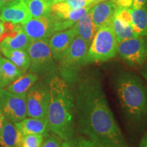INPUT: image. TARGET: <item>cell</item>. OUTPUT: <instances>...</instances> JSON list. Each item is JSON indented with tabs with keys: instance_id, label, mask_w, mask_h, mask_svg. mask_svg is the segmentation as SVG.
Here are the masks:
<instances>
[{
	"instance_id": "6da1fadb",
	"label": "cell",
	"mask_w": 147,
	"mask_h": 147,
	"mask_svg": "<svg viewBox=\"0 0 147 147\" xmlns=\"http://www.w3.org/2000/svg\"><path fill=\"white\" fill-rule=\"evenodd\" d=\"M74 93L80 133L104 147H128L112 113L100 76L93 72L78 78Z\"/></svg>"
},
{
	"instance_id": "7a4b0ae2",
	"label": "cell",
	"mask_w": 147,
	"mask_h": 147,
	"mask_svg": "<svg viewBox=\"0 0 147 147\" xmlns=\"http://www.w3.org/2000/svg\"><path fill=\"white\" fill-rule=\"evenodd\" d=\"M49 88V129L64 141L71 140L74 135V93L65 80L57 76L51 77Z\"/></svg>"
},
{
	"instance_id": "3957f363",
	"label": "cell",
	"mask_w": 147,
	"mask_h": 147,
	"mask_svg": "<svg viewBox=\"0 0 147 147\" xmlns=\"http://www.w3.org/2000/svg\"><path fill=\"white\" fill-rule=\"evenodd\" d=\"M121 108L129 119L139 122L147 118V88L135 74L123 71L116 78Z\"/></svg>"
},
{
	"instance_id": "277c9868",
	"label": "cell",
	"mask_w": 147,
	"mask_h": 147,
	"mask_svg": "<svg viewBox=\"0 0 147 147\" xmlns=\"http://www.w3.org/2000/svg\"><path fill=\"white\" fill-rule=\"evenodd\" d=\"M89 46V44L76 36L69 49L58 61V70L61 78L65 80L69 87L76 83L82 67L90 63Z\"/></svg>"
},
{
	"instance_id": "5b68a950",
	"label": "cell",
	"mask_w": 147,
	"mask_h": 147,
	"mask_svg": "<svg viewBox=\"0 0 147 147\" xmlns=\"http://www.w3.org/2000/svg\"><path fill=\"white\" fill-rule=\"evenodd\" d=\"M117 47L118 42L111 19L97 29L89 46V62H103L111 59L117 54Z\"/></svg>"
},
{
	"instance_id": "8992f818",
	"label": "cell",
	"mask_w": 147,
	"mask_h": 147,
	"mask_svg": "<svg viewBox=\"0 0 147 147\" xmlns=\"http://www.w3.org/2000/svg\"><path fill=\"white\" fill-rule=\"evenodd\" d=\"M27 51L30 58L29 69L31 73L37 76H55L57 67L51 53L49 39L32 40Z\"/></svg>"
},
{
	"instance_id": "52a82bcc",
	"label": "cell",
	"mask_w": 147,
	"mask_h": 147,
	"mask_svg": "<svg viewBox=\"0 0 147 147\" xmlns=\"http://www.w3.org/2000/svg\"><path fill=\"white\" fill-rule=\"evenodd\" d=\"M0 112L5 120L12 123L27 117L26 94L16 95L0 89Z\"/></svg>"
},
{
	"instance_id": "ba28073f",
	"label": "cell",
	"mask_w": 147,
	"mask_h": 147,
	"mask_svg": "<svg viewBox=\"0 0 147 147\" xmlns=\"http://www.w3.org/2000/svg\"><path fill=\"white\" fill-rule=\"evenodd\" d=\"M49 103V85L36 82L26 93L27 115L31 118L47 119Z\"/></svg>"
},
{
	"instance_id": "9c48e42d",
	"label": "cell",
	"mask_w": 147,
	"mask_h": 147,
	"mask_svg": "<svg viewBox=\"0 0 147 147\" xmlns=\"http://www.w3.org/2000/svg\"><path fill=\"white\" fill-rule=\"evenodd\" d=\"M21 28L31 40L49 39L55 33L60 32L59 23L52 14L38 18H32Z\"/></svg>"
},
{
	"instance_id": "30bf717a",
	"label": "cell",
	"mask_w": 147,
	"mask_h": 147,
	"mask_svg": "<svg viewBox=\"0 0 147 147\" xmlns=\"http://www.w3.org/2000/svg\"><path fill=\"white\" fill-rule=\"evenodd\" d=\"M117 53L129 65H142L147 60V44L141 37L125 40L118 43Z\"/></svg>"
},
{
	"instance_id": "8fae6325",
	"label": "cell",
	"mask_w": 147,
	"mask_h": 147,
	"mask_svg": "<svg viewBox=\"0 0 147 147\" xmlns=\"http://www.w3.org/2000/svg\"><path fill=\"white\" fill-rule=\"evenodd\" d=\"M1 9L0 19L4 23L23 25L32 18L25 0H14Z\"/></svg>"
},
{
	"instance_id": "7c38bea8",
	"label": "cell",
	"mask_w": 147,
	"mask_h": 147,
	"mask_svg": "<svg viewBox=\"0 0 147 147\" xmlns=\"http://www.w3.org/2000/svg\"><path fill=\"white\" fill-rule=\"evenodd\" d=\"M77 36L74 26L53 34L49 40V47L55 61H59L63 56L74 39Z\"/></svg>"
},
{
	"instance_id": "4fadbf2b",
	"label": "cell",
	"mask_w": 147,
	"mask_h": 147,
	"mask_svg": "<svg viewBox=\"0 0 147 147\" xmlns=\"http://www.w3.org/2000/svg\"><path fill=\"white\" fill-rule=\"evenodd\" d=\"M8 28L10 34L3 38L0 42V51L3 49L27 51L32 40L23 32L21 25L9 23Z\"/></svg>"
},
{
	"instance_id": "5bb4252c",
	"label": "cell",
	"mask_w": 147,
	"mask_h": 147,
	"mask_svg": "<svg viewBox=\"0 0 147 147\" xmlns=\"http://www.w3.org/2000/svg\"><path fill=\"white\" fill-rule=\"evenodd\" d=\"M117 9V4L112 0L102 1L93 5L90 9L89 12L91 13L92 20L97 29L106 22L112 19Z\"/></svg>"
},
{
	"instance_id": "9a60e30c",
	"label": "cell",
	"mask_w": 147,
	"mask_h": 147,
	"mask_svg": "<svg viewBox=\"0 0 147 147\" xmlns=\"http://www.w3.org/2000/svg\"><path fill=\"white\" fill-rule=\"evenodd\" d=\"M23 136L15 125L4 119L0 134V146L1 147H18Z\"/></svg>"
},
{
	"instance_id": "2e32d148",
	"label": "cell",
	"mask_w": 147,
	"mask_h": 147,
	"mask_svg": "<svg viewBox=\"0 0 147 147\" xmlns=\"http://www.w3.org/2000/svg\"><path fill=\"white\" fill-rule=\"evenodd\" d=\"M23 135L27 134H42L45 136L47 132V119L25 118L20 122L14 123Z\"/></svg>"
},
{
	"instance_id": "e0dca14e",
	"label": "cell",
	"mask_w": 147,
	"mask_h": 147,
	"mask_svg": "<svg viewBox=\"0 0 147 147\" xmlns=\"http://www.w3.org/2000/svg\"><path fill=\"white\" fill-rule=\"evenodd\" d=\"M76 30L77 36L91 45L96 34L97 28L93 23L90 12H87L74 25Z\"/></svg>"
},
{
	"instance_id": "ac0fdd59",
	"label": "cell",
	"mask_w": 147,
	"mask_h": 147,
	"mask_svg": "<svg viewBox=\"0 0 147 147\" xmlns=\"http://www.w3.org/2000/svg\"><path fill=\"white\" fill-rule=\"evenodd\" d=\"M23 72L8 59H1V69L0 75V89L6 87L16 79L20 78Z\"/></svg>"
},
{
	"instance_id": "d6986e66",
	"label": "cell",
	"mask_w": 147,
	"mask_h": 147,
	"mask_svg": "<svg viewBox=\"0 0 147 147\" xmlns=\"http://www.w3.org/2000/svg\"><path fill=\"white\" fill-rule=\"evenodd\" d=\"M38 80V76L33 73H28L22 76L9 84L5 90L16 95L26 94L29 89Z\"/></svg>"
},
{
	"instance_id": "ffe728a7",
	"label": "cell",
	"mask_w": 147,
	"mask_h": 147,
	"mask_svg": "<svg viewBox=\"0 0 147 147\" xmlns=\"http://www.w3.org/2000/svg\"><path fill=\"white\" fill-rule=\"evenodd\" d=\"M131 27L139 37L147 36V7L146 5L139 8H130Z\"/></svg>"
},
{
	"instance_id": "44dd1931",
	"label": "cell",
	"mask_w": 147,
	"mask_h": 147,
	"mask_svg": "<svg viewBox=\"0 0 147 147\" xmlns=\"http://www.w3.org/2000/svg\"><path fill=\"white\" fill-rule=\"evenodd\" d=\"M1 52L25 74L30 67V58L27 51L3 49Z\"/></svg>"
},
{
	"instance_id": "7402d4cb",
	"label": "cell",
	"mask_w": 147,
	"mask_h": 147,
	"mask_svg": "<svg viewBox=\"0 0 147 147\" xmlns=\"http://www.w3.org/2000/svg\"><path fill=\"white\" fill-rule=\"evenodd\" d=\"M112 25L118 43L125 40L139 37L129 24L122 21L116 15H114L112 18Z\"/></svg>"
},
{
	"instance_id": "603a6c76",
	"label": "cell",
	"mask_w": 147,
	"mask_h": 147,
	"mask_svg": "<svg viewBox=\"0 0 147 147\" xmlns=\"http://www.w3.org/2000/svg\"><path fill=\"white\" fill-rule=\"evenodd\" d=\"M32 18L47 15L51 12L52 0H25Z\"/></svg>"
},
{
	"instance_id": "cb8c5ba5",
	"label": "cell",
	"mask_w": 147,
	"mask_h": 147,
	"mask_svg": "<svg viewBox=\"0 0 147 147\" xmlns=\"http://www.w3.org/2000/svg\"><path fill=\"white\" fill-rule=\"evenodd\" d=\"M90 4H93L92 0H69L67 1L53 4L51 7V12L60 13V12H68V11L83 8Z\"/></svg>"
},
{
	"instance_id": "d4e9b609",
	"label": "cell",
	"mask_w": 147,
	"mask_h": 147,
	"mask_svg": "<svg viewBox=\"0 0 147 147\" xmlns=\"http://www.w3.org/2000/svg\"><path fill=\"white\" fill-rule=\"evenodd\" d=\"M42 134H27L22 137L18 147H40L43 141Z\"/></svg>"
},
{
	"instance_id": "484cf974",
	"label": "cell",
	"mask_w": 147,
	"mask_h": 147,
	"mask_svg": "<svg viewBox=\"0 0 147 147\" xmlns=\"http://www.w3.org/2000/svg\"><path fill=\"white\" fill-rule=\"evenodd\" d=\"M62 139L57 135L48 136L43 139L40 147H61Z\"/></svg>"
},
{
	"instance_id": "4316f807",
	"label": "cell",
	"mask_w": 147,
	"mask_h": 147,
	"mask_svg": "<svg viewBox=\"0 0 147 147\" xmlns=\"http://www.w3.org/2000/svg\"><path fill=\"white\" fill-rule=\"evenodd\" d=\"M77 147H104L91 142L87 138H80L75 141Z\"/></svg>"
},
{
	"instance_id": "83f0119b",
	"label": "cell",
	"mask_w": 147,
	"mask_h": 147,
	"mask_svg": "<svg viewBox=\"0 0 147 147\" xmlns=\"http://www.w3.org/2000/svg\"><path fill=\"white\" fill-rule=\"evenodd\" d=\"M117 7L125 8H131L133 5V0H115L114 1Z\"/></svg>"
},
{
	"instance_id": "f1b7e54d",
	"label": "cell",
	"mask_w": 147,
	"mask_h": 147,
	"mask_svg": "<svg viewBox=\"0 0 147 147\" xmlns=\"http://www.w3.org/2000/svg\"><path fill=\"white\" fill-rule=\"evenodd\" d=\"M147 3V0H133V5L131 8H139L144 6Z\"/></svg>"
},
{
	"instance_id": "f546056e",
	"label": "cell",
	"mask_w": 147,
	"mask_h": 147,
	"mask_svg": "<svg viewBox=\"0 0 147 147\" xmlns=\"http://www.w3.org/2000/svg\"><path fill=\"white\" fill-rule=\"evenodd\" d=\"M61 147H77L75 143V141H73L72 140L68 141H64L62 144Z\"/></svg>"
},
{
	"instance_id": "4dcf8cb0",
	"label": "cell",
	"mask_w": 147,
	"mask_h": 147,
	"mask_svg": "<svg viewBox=\"0 0 147 147\" xmlns=\"http://www.w3.org/2000/svg\"><path fill=\"white\" fill-rule=\"evenodd\" d=\"M5 32H6V27L4 22L0 19V38L2 37L3 35H4Z\"/></svg>"
},
{
	"instance_id": "1f68e13d",
	"label": "cell",
	"mask_w": 147,
	"mask_h": 147,
	"mask_svg": "<svg viewBox=\"0 0 147 147\" xmlns=\"http://www.w3.org/2000/svg\"><path fill=\"white\" fill-rule=\"evenodd\" d=\"M139 147H147V131L144 135V136L142 137V140H141Z\"/></svg>"
},
{
	"instance_id": "d6a6232c",
	"label": "cell",
	"mask_w": 147,
	"mask_h": 147,
	"mask_svg": "<svg viewBox=\"0 0 147 147\" xmlns=\"http://www.w3.org/2000/svg\"><path fill=\"white\" fill-rule=\"evenodd\" d=\"M14 0H0V8H3L5 5L8 4Z\"/></svg>"
},
{
	"instance_id": "836d02e7",
	"label": "cell",
	"mask_w": 147,
	"mask_h": 147,
	"mask_svg": "<svg viewBox=\"0 0 147 147\" xmlns=\"http://www.w3.org/2000/svg\"><path fill=\"white\" fill-rule=\"evenodd\" d=\"M4 119H5L4 117H3L2 114H1V112H0V134H1V129H2L3 123V121H4Z\"/></svg>"
},
{
	"instance_id": "e575fe53",
	"label": "cell",
	"mask_w": 147,
	"mask_h": 147,
	"mask_svg": "<svg viewBox=\"0 0 147 147\" xmlns=\"http://www.w3.org/2000/svg\"><path fill=\"white\" fill-rule=\"evenodd\" d=\"M142 74L143 76H144V78L147 80V64L146 65H145L144 69H143V70L142 71Z\"/></svg>"
},
{
	"instance_id": "d590c367",
	"label": "cell",
	"mask_w": 147,
	"mask_h": 147,
	"mask_svg": "<svg viewBox=\"0 0 147 147\" xmlns=\"http://www.w3.org/2000/svg\"><path fill=\"white\" fill-rule=\"evenodd\" d=\"M69 1V0H52V3L53 5V4H56V3L63 2V1Z\"/></svg>"
},
{
	"instance_id": "8d00e7d4",
	"label": "cell",
	"mask_w": 147,
	"mask_h": 147,
	"mask_svg": "<svg viewBox=\"0 0 147 147\" xmlns=\"http://www.w3.org/2000/svg\"><path fill=\"white\" fill-rule=\"evenodd\" d=\"M106 1V0H92V3H93V4L95 5V4H97V3L102 2V1Z\"/></svg>"
},
{
	"instance_id": "74e56055",
	"label": "cell",
	"mask_w": 147,
	"mask_h": 147,
	"mask_svg": "<svg viewBox=\"0 0 147 147\" xmlns=\"http://www.w3.org/2000/svg\"><path fill=\"white\" fill-rule=\"evenodd\" d=\"M1 59H2V57H1V55H0V75H1Z\"/></svg>"
},
{
	"instance_id": "f35d334b",
	"label": "cell",
	"mask_w": 147,
	"mask_h": 147,
	"mask_svg": "<svg viewBox=\"0 0 147 147\" xmlns=\"http://www.w3.org/2000/svg\"><path fill=\"white\" fill-rule=\"evenodd\" d=\"M112 1H115V0H112Z\"/></svg>"
}]
</instances>
